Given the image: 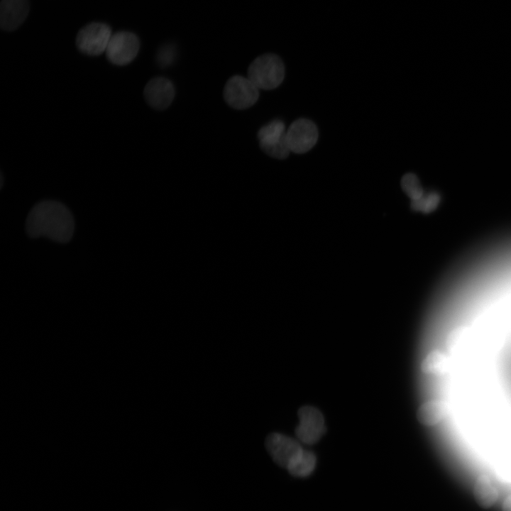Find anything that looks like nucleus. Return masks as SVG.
Instances as JSON below:
<instances>
[{"instance_id":"1","label":"nucleus","mask_w":511,"mask_h":511,"mask_svg":"<svg viewBox=\"0 0 511 511\" xmlns=\"http://www.w3.org/2000/svg\"><path fill=\"white\" fill-rule=\"evenodd\" d=\"M75 229L73 216L62 203L42 201L30 211L26 220V230L33 238L45 236L60 243H67L72 237Z\"/></svg>"},{"instance_id":"2","label":"nucleus","mask_w":511,"mask_h":511,"mask_svg":"<svg viewBox=\"0 0 511 511\" xmlns=\"http://www.w3.org/2000/svg\"><path fill=\"white\" fill-rule=\"evenodd\" d=\"M285 77V66L279 56L266 53L256 58L248 69V78L258 88L270 90L278 87Z\"/></svg>"},{"instance_id":"3","label":"nucleus","mask_w":511,"mask_h":511,"mask_svg":"<svg viewBox=\"0 0 511 511\" xmlns=\"http://www.w3.org/2000/svg\"><path fill=\"white\" fill-rule=\"evenodd\" d=\"M285 126L282 121L275 119L262 126L257 134L260 149L276 159H285L290 153Z\"/></svg>"},{"instance_id":"4","label":"nucleus","mask_w":511,"mask_h":511,"mask_svg":"<svg viewBox=\"0 0 511 511\" xmlns=\"http://www.w3.org/2000/svg\"><path fill=\"white\" fill-rule=\"evenodd\" d=\"M223 94L231 107L241 110L250 108L257 101L259 89L248 77L234 75L226 82Z\"/></svg>"},{"instance_id":"5","label":"nucleus","mask_w":511,"mask_h":511,"mask_svg":"<svg viewBox=\"0 0 511 511\" xmlns=\"http://www.w3.org/2000/svg\"><path fill=\"white\" fill-rule=\"evenodd\" d=\"M111 35V29L107 24L93 22L78 32L76 45L82 53L97 56L106 51Z\"/></svg>"},{"instance_id":"6","label":"nucleus","mask_w":511,"mask_h":511,"mask_svg":"<svg viewBox=\"0 0 511 511\" xmlns=\"http://www.w3.org/2000/svg\"><path fill=\"white\" fill-rule=\"evenodd\" d=\"M140 49V41L136 34L119 31L111 35L105 51L108 60L116 65L131 62Z\"/></svg>"},{"instance_id":"7","label":"nucleus","mask_w":511,"mask_h":511,"mask_svg":"<svg viewBox=\"0 0 511 511\" xmlns=\"http://www.w3.org/2000/svg\"><path fill=\"white\" fill-rule=\"evenodd\" d=\"M300 423L295 429L297 438L303 443L317 442L325 432L324 418L316 407L306 405L298 410Z\"/></svg>"},{"instance_id":"8","label":"nucleus","mask_w":511,"mask_h":511,"mask_svg":"<svg viewBox=\"0 0 511 511\" xmlns=\"http://www.w3.org/2000/svg\"><path fill=\"white\" fill-rule=\"evenodd\" d=\"M286 138L292 152L304 153L316 144L318 130L309 119H299L290 126L286 131Z\"/></svg>"},{"instance_id":"9","label":"nucleus","mask_w":511,"mask_h":511,"mask_svg":"<svg viewBox=\"0 0 511 511\" xmlns=\"http://www.w3.org/2000/svg\"><path fill=\"white\" fill-rule=\"evenodd\" d=\"M265 444L274 462L285 468L303 449L293 438L276 432L271 433L267 436Z\"/></svg>"},{"instance_id":"10","label":"nucleus","mask_w":511,"mask_h":511,"mask_svg":"<svg viewBox=\"0 0 511 511\" xmlns=\"http://www.w3.org/2000/svg\"><path fill=\"white\" fill-rule=\"evenodd\" d=\"M143 94L145 101L152 108L163 110L170 105L175 92L170 80L163 77H158L147 83Z\"/></svg>"},{"instance_id":"11","label":"nucleus","mask_w":511,"mask_h":511,"mask_svg":"<svg viewBox=\"0 0 511 511\" xmlns=\"http://www.w3.org/2000/svg\"><path fill=\"white\" fill-rule=\"evenodd\" d=\"M28 13V0H2L0 4L1 27L6 31L18 28Z\"/></svg>"},{"instance_id":"12","label":"nucleus","mask_w":511,"mask_h":511,"mask_svg":"<svg viewBox=\"0 0 511 511\" xmlns=\"http://www.w3.org/2000/svg\"><path fill=\"white\" fill-rule=\"evenodd\" d=\"M473 496L478 505L484 509L492 507L499 498V491L490 478L480 475L473 486Z\"/></svg>"},{"instance_id":"13","label":"nucleus","mask_w":511,"mask_h":511,"mask_svg":"<svg viewBox=\"0 0 511 511\" xmlns=\"http://www.w3.org/2000/svg\"><path fill=\"white\" fill-rule=\"evenodd\" d=\"M448 407L442 400H432L423 403L417 412L419 422L425 426H434L446 418Z\"/></svg>"},{"instance_id":"14","label":"nucleus","mask_w":511,"mask_h":511,"mask_svg":"<svg viewBox=\"0 0 511 511\" xmlns=\"http://www.w3.org/2000/svg\"><path fill=\"white\" fill-rule=\"evenodd\" d=\"M316 466V456L309 451L302 449L286 468L295 477H307L312 473Z\"/></svg>"},{"instance_id":"15","label":"nucleus","mask_w":511,"mask_h":511,"mask_svg":"<svg viewBox=\"0 0 511 511\" xmlns=\"http://www.w3.org/2000/svg\"><path fill=\"white\" fill-rule=\"evenodd\" d=\"M446 365V357L441 351L429 352L421 363V370L425 374H436L443 370Z\"/></svg>"},{"instance_id":"16","label":"nucleus","mask_w":511,"mask_h":511,"mask_svg":"<svg viewBox=\"0 0 511 511\" xmlns=\"http://www.w3.org/2000/svg\"><path fill=\"white\" fill-rule=\"evenodd\" d=\"M403 190L412 199L416 201L424 195L423 189L418 177L413 173L405 175L401 180Z\"/></svg>"},{"instance_id":"17","label":"nucleus","mask_w":511,"mask_h":511,"mask_svg":"<svg viewBox=\"0 0 511 511\" xmlns=\"http://www.w3.org/2000/svg\"><path fill=\"white\" fill-rule=\"evenodd\" d=\"M440 202V196L437 192L424 194L420 199L412 201V205L417 210L429 212L436 208Z\"/></svg>"},{"instance_id":"18","label":"nucleus","mask_w":511,"mask_h":511,"mask_svg":"<svg viewBox=\"0 0 511 511\" xmlns=\"http://www.w3.org/2000/svg\"><path fill=\"white\" fill-rule=\"evenodd\" d=\"M175 57V47L170 44L165 45L158 51L156 61L160 67H166L174 62Z\"/></svg>"},{"instance_id":"19","label":"nucleus","mask_w":511,"mask_h":511,"mask_svg":"<svg viewBox=\"0 0 511 511\" xmlns=\"http://www.w3.org/2000/svg\"><path fill=\"white\" fill-rule=\"evenodd\" d=\"M465 329L462 328L454 330L447 339L448 346L453 347L458 344L464 335Z\"/></svg>"},{"instance_id":"20","label":"nucleus","mask_w":511,"mask_h":511,"mask_svg":"<svg viewBox=\"0 0 511 511\" xmlns=\"http://www.w3.org/2000/svg\"><path fill=\"white\" fill-rule=\"evenodd\" d=\"M502 511H511V495L504 500Z\"/></svg>"}]
</instances>
